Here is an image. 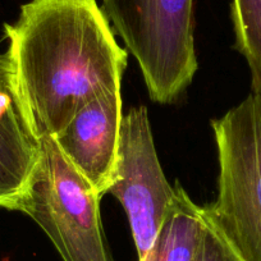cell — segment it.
<instances>
[{
  "instance_id": "obj_5",
  "label": "cell",
  "mask_w": 261,
  "mask_h": 261,
  "mask_svg": "<svg viewBox=\"0 0 261 261\" xmlns=\"http://www.w3.org/2000/svg\"><path fill=\"white\" fill-rule=\"evenodd\" d=\"M107 193L122 204L129 222L137 261L154 257L158 233L175 195L158 158L145 107L123 115L118 164Z\"/></svg>"
},
{
  "instance_id": "obj_8",
  "label": "cell",
  "mask_w": 261,
  "mask_h": 261,
  "mask_svg": "<svg viewBox=\"0 0 261 261\" xmlns=\"http://www.w3.org/2000/svg\"><path fill=\"white\" fill-rule=\"evenodd\" d=\"M205 232L202 207L177 183L174 199L158 233L154 261H195Z\"/></svg>"
},
{
  "instance_id": "obj_9",
  "label": "cell",
  "mask_w": 261,
  "mask_h": 261,
  "mask_svg": "<svg viewBox=\"0 0 261 261\" xmlns=\"http://www.w3.org/2000/svg\"><path fill=\"white\" fill-rule=\"evenodd\" d=\"M230 14L234 47L247 62L252 92L261 95V0H232Z\"/></svg>"
},
{
  "instance_id": "obj_3",
  "label": "cell",
  "mask_w": 261,
  "mask_h": 261,
  "mask_svg": "<svg viewBox=\"0 0 261 261\" xmlns=\"http://www.w3.org/2000/svg\"><path fill=\"white\" fill-rule=\"evenodd\" d=\"M101 196L65 159L53 137L40 154L14 209L50 238L63 261H113L100 217Z\"/></svg>"
},
{
  "instance_id": "obj_7",
  "label": "cell",
  "mask_w": 261,
  "mask_h": 261,
  "mask_svg": "<svg viewBox=\"0 0 261 261\" xmlns=\"http://www.w3.org/2000/svg\"><path fill=\"white\" fill-rule=\"evenodd\" d=\"M40 154L8 53H0V207L13 210Z\"/></svg>"
},
{
  "instance_id": "obj_10",
  "label": "cell",
  "mask_w": 261,
  "mask_h": 261,
  "mask_svg": "<svg viewBox=\"0 0 261 261\" xmlns=\"http://www.w3.org/2000/svg\"><path fill=\"white\" fill-rule=\"evenodd\" d=\"M195 261H242L224 240L206 223V232Z\"/></svg>"
},
{
  "instance_id": "obj_2",
  "label": "cell",
  "mask_w": 261,
  "mask_h": 261,
  "mask_svg": "<svg viewBox=\"0 0 261 261\" xmlns=\"http://www.w3.org/2000/svg\"><path fill=\"white\" fill-rule=\"evenodd\" d=\"M212 127L219 177L204 219L241 260L261 261V95H248Z\"/></svg>"
},
{
  "instance_id": "obj_1",
  "label": "cell",
  "mask_w": 261,
  "mask_h": 261,
  "mask_svg": "<svg viewBox=\"0 0 261 261\" xmlns=\"http://www.w3.org/2000/svg\"><path fill=\"white\" fill-rule=\"evenodd\" d=\"M17 89L39 140L62 132L87 102L122 91L128 53L96 0H31L4 24Z\"/></svg>"
},
{
  "instance_id": "obj_6",
  "label": "cell",
  "mask_w": 261,
  "mask_h": 261,
  "mask_svg": "<svg viewBox=\"0 0 261 261\" xmlns=\"http://www.w3.org/2000/svg\"><path fill=\"white\" fill-rule=\"evenodd\" d=\"M122 120V91H110L84 105L53 137L65 159L101 197L117 170Z\"/></svg>"
},
{
  "instance_id": "obj_4",
  "label": "cell",
  "mask_w": 261,
  "mask_h": 261,
  "mask_svg": "<svg viewBox=\"0 0 261 261\" xmlns=\"http://www.w3.org/2000/svg\"><path fill=\"white\" fill-rule=\"evenodd\" d=\"M102 11L139 63L151 100L175 101L199 67L193 0H102Z\"/></svg>"
}]
</instances>
